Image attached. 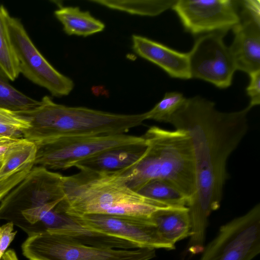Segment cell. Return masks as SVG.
<instances>
[{
  "instance_id": "obj_1",
  "label": "cell",
  "mask_w": 260,
  "mask_h": 260,
  "mask_svg": "<svg viewBox=\"0 0 260 260\" xmlns=\"http://www.w3.org/2000/svg\"><path fill=\"white\" fill-rule=\"evenodd\" d=\"M251 108L221 112L213 102L196 96L186 99L169 121L189 135L193 147L195 184L187 206L191 228L187 246L192 252L204 249L209 217L220 206L228 159L248 131Z\"/></svg>"
},
{
  "instance_id": "obj_2",
  "label": "cell",
  "mask_w": 260,
  "mask_h": 260,
  "mask_svg": "<svg viewBox=\"0 0 260 260\" xmlns=\"http://www.w3.org/2000/svg\"><path fill=\"white\" fill-rule=\"evenodd\" d=\"M126 169L115 171L80 169L76 174L63 176L65 212L72 216L151 217L156 210L168 208L129 187Z\"/></svg>"
},
{
  "instance_id": "obj_3",
  "label": "cell",
  "mask_w": 260,
  "mask_h": 260,
  "mask_svg": "<svg viewBox=\"0 0 260 260\" xmlns=\"http://www.w3.org/2000/svg\"><path fill=\"white\" fill-rule=\"evenodd\" d=\"M33 110L16 112L29 126L21 131L23 138L35 144L70 137L125 134L147 120L146 113L117 114L84 107L57 104L44 96Z\"/></svg>"
},
{
  "instance_id": "obj_4",
  "label": "cell",
  "mask_w": 260,
  "mask_h": 260,
  "mask_svg": "<svg viewBox=\"0 0 260 260\" xmlns=\"http://www.w3.org/2000/svg\"><path fill=\"white\" fill-rule=\"evenodd\" d=\"M147 144L143 157L126 169V184L137 191L155 179L165 180L190 200L195 184L193 150L184 131L150 127L142 136Z\"/></svg>"
},
{
  "instance_id": "obj_5",
  "label": "cell",
  "mask_w": 260,
  "mask_h": 260,
  "mask_svg": "<svg viewBox=\"0 0 260 260\" xmlns=\"http://www.w3.org/2000/svg\"><path fill=\"white\" fill-rule=\"evenodd\" d=\"M21 248L29 260H150L156 256L155 249L94 246L48 231L28 236Z\"/></svg>"
},
{
  "instance_id": "obj_6",
  "label": "cell",
  "mask_w": 260,
  "mask_h": 260,
  "mask_svg": "<svg viewBox=\"0 0 260 260\" xmlns=\"http://www.w3.org/2000/svg\"><path fill=\"white\" fill-rule=\"evenodd\" d=\"M144 142L142 136L125 134L56 138L36 144L34 165L55 170L67 169L106 151Z\"/></svg>"
},
{
  "instance_id": "obj_7",
  "label": "cell",
  "mask_w": 260,
  "mask_h": 260,
  "mask_svg": "<svg viewBox=\"0 0 260 260\" xmlns=\"http://www.w3.org/2000/svg\"><path fill=\"white\" fill-rule=\"evenodd\" d=\"M260 253V204L221 225L200 260H252Z\"/></svg>"
},
{
  "instance_id": "obj_8",
  "label": "cell",
  "mask_w": 260,
  "mask_h": 260,
  "mask_svg": "<svg viewBox=\"0 0 260 260\" xmlns=\"http://www.w3.org/2000/svg\"><path fill=\"white\" fill-rule=\"evenodd\" d=\"M63 177L38 166L1 200L0 220H9L20 227L22 211L65 198Z\"/></svg>"
},
{
  "instance_id": "obj_9",
  "label": "cell",
  "mask_w": 260,
  "mask_h": 260,
  "mask_svg": "<svg viewBox=\"0 0 260 260\" xmlns=\"http://www.w3.org/2000/svg\"><path fill=\"white\" fill-rule=\"evenodd\" d=\"M10 40L17 59L20 73L47 89L56 97L69 95L74 81L56 70L42 55L30 40L19 20L7 16Z\"/></svg>"
},
{
  "instance_id": "obj_10",
  "label": "cell",
  "mask_w": 260,
  "mask_h": 260,
  "mask_svg": "<svg viewBox=\"0 0 260 260\" xmlns=\"http://www.w3.org/2000/svg\"><path fill=\"white\" fill-rule=\"evenodd\" d=\"M238 4L233 0H176L172 8L191 34L224 35L240 21Z\"/></svg>"
},
{
  "instance_id": "obj_11",
  "label": "cell",
  "mask_w": 260,
  "mask_h": 260,
  "mask_svg": "<svg viewBox=\"0 0 260 260\" xmlns=\"http://www.w3.org/2000/svg\"><path fill=\"white\" fill-rule=\"evenodd\" d=\"M224 35L206 34L199 37L188 52L191 78L209 82L216 87H229L236 66L230 52L223 41Z\"/></svg>"
},
{
  "instance_id": "obj_12",
  "label": "cell",
  "mask_w": 260,
  "mask_h": 260,
  "mask_svg": "<svg viewBox=\"0 0 260 260\" xmlns=\"http://www.w3.org/2000/svg\"><path fill=\"white\" fill-rule=\"evenodd\" d=\"M72 216L87 229L126 240L135 244L138 248L172 250L176 247L175 245L168 244L161 239L151 216L103 214Z\"/></svg>"
},
{
  "instance_id": "obj_13",
  "label": "cell",
  "mask_w": 260,
  "mask_h": 260,
  "mask_svg": "<svg viewBox=\"0 0 260 260\" xmlns=\"http://www.w3.org/2000/svg\"><path fill=\"white\" fill-rule=\"evenodd\" d=\"M241 3L240 21L233 28L234 39L229 49L236 70L250 74L260 70L259 9Z\"/></svg>"
},
{
  "instance_id": "obj_14",
  "label": "cell",
  "mask_w": 260,
  "mask_h": 260,
  "mask_svg": "<svg viewBox=\"0 0 260 260\" xmlns=\"http://www.w3.org/2000/svg\"><path fill=\"white\" fill-rule=\"evenodd\" d=\"M132 49L137 55L160 67L170 76L191 78L188 53L177 51L145 37L133 35Z\"/></svg>"
},
{
  "instance_id": "obj_15",
  "label": "cell",
  "mask_w": 260,
  "mask_h": 260,
  "mask_svg": "<svg viewBox=\"0 0 260 260\" xmlns=\"http://www.w3.org/2000/svg\"><path fill=\"white\" fill-rule=\"evenodd\" d=\"M147 148L145 142L118 147L106 151L77 163L75 167L96 171H115L129 168L136 164Z\"/></svg>"
},
{
  "instance_id": "obj_16",
  "label": "cell",
  "mask_w": 260,
  "mask_h": 260,
  "mask_svg": "<svg viewBox=\"0 0 260 260\" xmlns=\"http://www.w3.org/2000/svg\"><path fill=\"white\" fill-rule=\"evenodd\" d=\"M161 239L175 245L191 235V222L187 207L159 209L151 215Z\"/></svg>"
},
{
  "instance_id": "obj_17",
  "label": "cell",
  "mask_w": 260,
  "mask_h": 260,
  "mask_svg": "<svg viewBox=\"0 0 260 260\" xmlns=\"http://www.w3.org/2000/svg\"><path fill=\"white\" fill-rule=\"evenodd\" d=\"M54 15L69 36L86 37L101 32L105 27V24L93 17L89 11H82L78 7H60L54 11Z\"/></svg>"
},
{
  "instance_id": "obj_18",
  "label": "cell",
  "mask_w": 260,
  "mask_h": 260,
  "mask_svg": "<svg viewBox=\"0 0 260 260\" xmlns=\"http://www.w3.org/2000/svg\"><path fill=\"white\" fill-rule=\"evenodd\" d=\"M36 145L24 138L12 144L4 155L0 168V179L9 176L30 164H34Z\"/></svg>"
},
{
  "instance_id": "obj_19",
  "label": "cell",
  "mask_w": 260,
  "mask_h": 260,
  "mask_svg": "<svg viewBox=\"0 0 260 260\" xmlns=\"http://www.w3.org/2000/svg\"><path fill=\"white\" fill-rule=\"evenodd\" d=\"M176 0H92L89 2L131 14L155 16L172 8Z\"/></svg>"
},
{
  "instance_id": "obj_20",
  "label": "cell",
  "mask_w": 260,
  "mask_h": 260,
  "mask_svg": "<svg viewBox=\"0 0 260 260\" xmlns=\"http://www.w3.org/2000/svg\"><path fill=\"white\" fill-rule=\"evenodd\" d=\"M138 192L166 207H187L189 199L169 182L161 179L152 180Z\"/></svg>"
},
{
  "instance_id": "obj_21",
  "label": "cell",
  "mask_w": 260,
  "mask_h": 260,
  "mask_svg": "<svg viewBox=\"0 0 260 260\" xmlns=\"http://www.w3.org/2000/svg\"><path fill=\"white\" fill-rule=\"evenodd\" d=\"M8 14L6 9L0 5V72L8 79L14 81L20 71L8 29Z\"/></svg>"
},
{
  "instance_id": "obj_22",
  "label": "cell",
  "mask_w": 260,
  "mask_h": 260,
  "mask_svg": "<svg viewBox=\"0 0 260 260\" xmlns=\"http://www.w3.org/2000/svg\"><path fill=\"white\" fill-rule=\"evenodd\" d=\"M0 72V108L14 112L30 111L39 106L35 100L13 87Z\"/></svg>"
},
{
  "instance_id": "obj_23",
  "label": "cell",
  "mask_w": 260,
  "mask_h": 260,
  "mask_svg": "<svg viewBox=\"0 0 260 260\" xmlns=\"http://www.w3.org/2000/svg\"><path fill=\"white\" fill-rule=\"evenodd\" d=\"M183 95L178 92H168L150 110L146 112L147 120L169 123L173 115L185 101Z\"/></svg>"
},
{
  "instance_id": "obj_24",
  "label": "cell",
  "mask_w": 260,
  "mask_h": 260,
  "mask_svg": "<svg viewBox=\"0 0 260 260\" xmlns=\"http://www.w3.org/2000/svg\"><path fill=\"white\" fill-rule=\"evenodd\" d=\"M34 165H27L12 175L0 179V201L26 176Z\"/></svg>"
},
{
  "instance_id": "obj_25",
  "label": "cell",
  "mask_w": 260,
  "mask_h": 260,
  "mask_svg": "<svg viewBox=\"0 0 260 260\" xmlns=\"http://www.w3.org/2000/svg\"><path fill=\"white\" fill-rule=\"evenodd\" d=\"M0 124L13 126L21 129L29 126L28 121L24 118L14 112L0 108Z\"/></svg>"
},
{
  "instance_id": "obj_26",
  "label": "cell",
  "mask_w": 260,
  "mask_h": 260,
  "mask_svg": "<svg viewBox=\"0 0 260 260\" xmlns=\"http://www.w3.org/2000/svg\"><path fill=\"white\" fill-rule=\"evenodd\" d=\"M250 83L246 88V92L250 99L249 106L252 108L260 104V70L249 74Z\"/></svg>"
},
{
  "instance_id": "obj_27",
  "label": "cell",
  "mask_w": 260,
  "mask_h": 260,
  "mask_svg": "<svg viewBox=\"0 0 260 260\" xmlns=\"http://www.w3.org/2000/svg\"><path fill=\"white\" fill-rule=\"evenodd\" d=\"M13 225L12 222H8L0 226V259L17 233L14 231Z\"/></svg>"
},
{
  "instance_id": "obj_28",
  "label": "cell",
  "mask_w": 260,
  "mask_h": 260,
  "mask_svg": "<svg viewBox=\"0 0 260 260\" xmlns=\"http://www.w3.org/2000/svg\"><path fill=\"white\" fill-rule=\"evenodd\" d=\"M21 130L16 127L0 124V139H22Z\"/></svg>"
},
{
  "instance_id": "obj_29",
  "label": "cell",
  "mask_w": 260,
  "mask_h": 260,
  "mask_svg": "<svg viewBox=\"0 0 260 260\" xmlns=\"http://www.w3.org/2000/svg\"><path fill=\"white\" fill-rule=\"evenodd\" d=\"M19 139H0V159L3 160L4 155L9 147Z\"/></svg>"
},
{
  "instance_id": "obj_30",
  "label": "cell",
  "mask_w": 260,
  "mask_h": 260,
  "mask_svg": "<svg viewBox=\"0 0 260 260\" xmlns=\"http://www.w3.org/2000/svg\"><path fill=\"white\" fill-rule=\"evenodd\" d=\"M0 260H18L15 251L13 249L7 250Z\"/></svg>"
},
{
  "instance_id": "obj_31",
  "label": "cell",
  "mask_w": 260,
  "mask_h": 260,
  "mask_svg": "<svg viewBox=\"0 0 260 260\" xmlns=\"http://www.w3.org/2000/svg\"><path fill=\"white\" fill-rule=\"evenodd\" d=\"M2 160L0 159V168L2 165Z\"/></svg>"
}]
</instances>
